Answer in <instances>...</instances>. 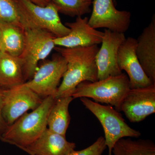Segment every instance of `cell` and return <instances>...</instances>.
<instances>
[{"label": "cell", "instance_id": "obj_7", "mask_svg": "<svg viewBox=\"0 0 155 155\" xmlns=\"http://www.w3.org/2000/svg\"><path fill=\"white\" fill-rule=\"evenodd\" d=\"M67 68V61L58 54L38 67L31 79L24 84L42 99L54 97Z\"/></svg>", "mask_w": 155, "mask_h": 155}, {"label": "cell", "instance_id": "obj_22", "mask_svg": "<svg viewBox=\"0 0 155 155\" xmlns=\"http://www.w3.org/2000/svg\"><path fill=\"white\" fill-rule=\"evenodd\" d=\"M107 148L104 137L101 136L86 148L79 151L73 150L67 155H102Z\"/></svg>", "mask_w": 155, "mask_h": 155}, {"label": "cell", "instance_id": "obj_4", "mask_svg": "<svg viewBox=\"0 0 155 155\" xmlns=\"http://www.w3.org/2000/svg\"><path fill=\"white\" fill-rule=\"evenodd\" d=\"M19 22L24 29L49 31L56 38L66 36L70 29L61 21L59 12L51 3L42 7L28 0H17Z\"/></svg>", "mask_w": 155, "mask_h": 155}, {"label": "cell", "instance_id": "obj_11", "mask_svg": "<svg viewBox=\"0 0 155 155\" xmlns=\"http://www.w3.org/2000/svg\"><path fill=\"white\" fill-rule=\"evenodd\" d=\"M104 32L101 46L96 59L98 80L122 73L118 66L117 59L119 48L126 39L125 35L107 29Z\"/></svg>", "mask_w": 155, "mask_h": 155}, {"label": "cell", "instance_id": "obj_15", "mask_svg": "<svg viewBox=\"0 0 155 155\" xmlns=\"http://www.w3.org/2000/svg\"><path fill=\"white\" fill-rule=\"evenodd\" d=\"M136 52L143 69L155 84V17L137 40Z\"/></svg>", "mask_w": 155, "mask_h": 155}, {"label": "cell", "instance_id": "obj_12", "mask_svg": "<svg viewBox=\"0 0 155 155\" xmlns=\"http://www.w3.org/2000/svg\"><path fill=\"white\" fill-rule=\"evenodd\" d=\"M89 18L76 17L75 22L65 24L70 29L66 36L55 38L56 47L67 48L86 47L101 43L104 32L93 28L88 23Z\"/></svg>", "mask_w": 155, "mask_h": 155}, {"label": "cell", "instance_id": "obj_19", "mask_svg": "<svg viewBox=\"0 0 155 155\" xmlns=\"http://www.w3.org/2000/svg\"><path fill=\"white\" fill-rule=\"evenodd\" d=\"M114 155H155V144L149 139L133 140L130 137L119 140L115 144Z\"/></svg>", "mask_w": 155, "mask_h": 155}, {"label": "cell", "instance_id": "obj_21", "mask_svg": "<svg viewBox=\"0 0 155 155\" xmlns=\"http://www.w3.org/2000/svg\"><path fill=\"white\" fill-rule=\"evenodd\" d=\"M0 21L20 25L17 0H0Z\"/></svg>", "mask_w": 155, "mask_h": 155}, {"label": "cell", "instance_id": "obj_2", "mask_svg": "<svg viewBox=\"0 0 155 155\" xmlns=\"http://www.w3.org/2000/svg\"><path fill=\"white\" fill-rule=\"evenodd\" d=\"M56 99L49 96L30 113H25L12 125H8L0 135V140L22 149L42 134L47 128L49 114Z\"/></svg>", "mask_w": 155, "mask_h": 155}, {"label": "cell", "instance_id": "obj_26", "mask_svg": "<svg viewBox=\"0 0 155 155\" xmlns=\"http://www.w3.org/2000/svg\"><path fill=\"white\" fill-rule=\"evenodd\" d=\"M113 1L114 3H115V2H116V1H117V0H113Z\"/></svg>", "mask_w": 155, "mask_h": 155}, {"label": "cell", "instance_id": "obj_9", "mask_svg": "<svg viewBox=\"0 0 155 155\" xmlns=\"http://www.w3.org/2000/svg\"><path fill=\"white\" fill-rule=\"evenodd\" d=\"M92 5L88 23L93 28H105L120 33L128 30L131 18L130 12L116 9L113 0H93Z\"/></svg>", "mask_w": 155, "mask_h": 155}, {"label": "cell", "instance_id": "obj_3", "mask_svg": "<svg viewBox=\"0 0 155 155\" xmlns=\"http://www.w3.org/2000/svg\"><path fill=\"white\" fill-rule=\"evenodd\" d=\"M130 89L129 78L122 73L94 82L83 81L78 85L72 97L74 99L90 98L96 102L114 106L116 110L120 112L122 101Z\"/></svg>", "mask_w": 155, "mask_h": 155}, {"label": "cell", "instance_id": "obj_17", "mask_svg": "<svg viewBox=\"0 0 155 155\" xmlns=\"http://www.w3.org/2000/svg\"><path fill=\"white\" fill-rule=\"evenodd\" d=\"M0 27L2 51L10 55L19 57L24 48L25 29L19 24L1 21Z\"/></svg>", "mask_w": 155, "mask_h": 155}, {"label": "cell", "instance_id": "obj_14", "mask_svg": "<svg viewBox=\"0 0 155 155\" xmlns=\"http://www.w3.org/2000/svg\"><path fill=\"white\" fill-rule=\"evenodd\" d=\"M74 143L47 128L36 140L22 149L30 155H67L75 150Z\"/></svg>", "mask_w": 155, "mask_h": 155}, {"label": "cell", "instance_id": "obj_24", "mask_svg": "<svg viewBox=\"0 0 155 155\" xmlns=\"http://www.w3.org/2000/svg\"><path fill=\"white\" fill-rule=\"evenodd\" d=\"M31 2L37 5L45 7L48 5L51 2V0H28Z\"/></svg>", "mask_w": 155, "mask_h": 155}, {"label": "cell", "instance_id": "obj_20", "mask_svg": "<svg viewBox=\"0 0 155 155\" xmlns=\"http://www.w3.org/2000/svg\"><path fill=\"white\" fill-rule=\"evenodd\" d=\"M93 0H51L59 13L70 17H82L91 12Z\"/></svg>", "mask_w": 155, "mask_h": 155}, {"label": "cell", "instance_id": "obj_18", "mask_svg": "<svg viewBox=\"0 0 155 155\" xmlns=\"http://www.w3.org/2000/svg\"><path fill=\"white\" fill-rule=\"evenodd\" d=\"M74 99L72 96L56 98L48 119V128L53 132L66 136L70 122L69 104Z\"/></svg>", "mask_w": 155, "mask_h": 155}, {"label": "cell", "instance_id": "obj_16", "mask_svg": "<svg viewBox=\"0 0 155 155\" xmlns=\"http://www.w3.org/2000/svg\"><path fill=\"white\" fill-rule=\"evenodd\" d=\"M24 83L21 59L2 51L0 54V87L3 89L11 88Z\"/></svg>", "mask_w": 155, "mask_h": 155}, {"label": "cell", "instance_id": "obj_10", "mask_svg": "<svg viewBox=\"0 0 155 155\" xmlns=\"http://www.w3.org/2000/svg\"><path fill=\"white\" fill-rule=\"evenodd\" d=\"M131 122L143 121L155 113V84L145 87L130 89L120 107Z\"/></svg>", "mask_w": 155, "mask_h": 155}, {"label": "cell", "instance_id": "obj_8", "mask_svg": "<svg viewBox=\"0 0 155 155\" xmlns=\"http://www.w3.org/2000/svg\"><path fill=\"white\" fill-rule=\"evenodd\" d=\"M3 117L8 126L29 110H35L43 99L25 84L13 88L3 89Z\"/></svg>", "mask_w": 155, "mask_h": 155}, {"label": "cell", "instance_id": "obj_27", "mask_svg": "<svg viewBox=\"0 0 155 155\" xmlns=\"http://www.w3.org/2000/svg\"><path fill=\"white\" fill-rule=\"evenodd\" d=\"M2 51V50H1V49L0 48V54H1V52Z\"/></svg>", "mask_w": 155, "mask_h": 155}, {"label": "cell", "instance_id": "obj_25", "mask_svg": "<svg viewBox=\"0 0 155 155\" xmlns=\"http://www.w3.org/2000/svg\"><path fill=\"white\" fill-rule=\"evenodd\" d=\"M0 48L2 51V32H1V27H0Z\"/></svg>", "mask_w": 155, "mask_h": 155}, {"label": "cell", "instance_id": "obj_5", "mask_svg": "<svg viewBox=\"0 0 155 155\" xmlns=\"http://www.w3.org/2000/svg\"><path fill=\"white\" fill-rule=\"evenodd\" d=\"M80 101L85 108L96 117L102 126L109 155H112L113 148L120 139L137 138L141 136L139 130L131 128L127 125L119 112L112 106L103 105L86 97L80 98Z\"/></svg>", "mask_w": 155, "mask_h": 155}, {"label": "cell", "instance_id": "obj_1", "mask_svg": "<svg viewBox=\"0 0 155 155\" xmlns=\"http://www.w3.org/2000/svg\"><path fill=\"white\" fill-rule=\"evenodd\" d=\"M67 62V68L63 80L58 87L55 99L72 96L78 85L84 81L98 80L96 56L98 45L86 47L67 48L55 47L54 49Z\"/></svg>", "mask_w": 155, "mask_h": 155}, {"label": "cell", "instance_id": "obj_6", "mask_svg": "<svg viewBox=\"0 0 155 155\" xmlns=\"http://www.w3.org/2000/svg\"><path fill=\"white\" fill-rule=\"evenodd\" d=\"M55 38L47 31L25 29L24 48L19 57L23 64L25 82L33 77L39 62L45 60L54 49Z\"/></svg>", "mask_w": 155, "mask_h": 155}, {"label": "cell", "instance_id": "obj_23", "mask_svg": "<svg viewBox=\"0 0 155 155\" xmlns=\"http://www.w3.org/2000/svg\"><path fill=\"white\" fill-rule=\"evenodd\" d=\"M2 90L3 88L0 87V135L5 131L8 126V124L3 117L2 114Z\"/></svg>", "mask_w": 155, "mask_h": 155}, {"label": "cell", "instance_id": "obj_13", "mask_svg": "<svg viewBox=\"0 0 155 155\" xmlns=\"http://www.w3.org/2000/svg\"><path fill=\"white\" fill-rule=\"evenodd\" d=\"M137 40L127 37L119 48L118 54V66L127 74L130 89L140 88L153 84L142 68L136 52Z\"/></svg>", "mask_w": 155, "mask_h": 155}]
</instances>
